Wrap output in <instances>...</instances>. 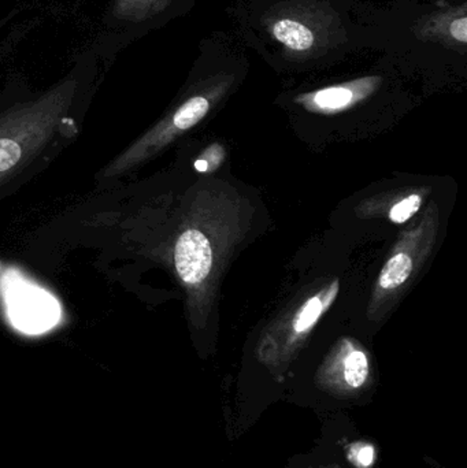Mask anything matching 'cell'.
Listing matches in <instances>:
<instances>
[{
    "instance_id": "obj_11",
    "label": "cell",
    "mask_w": 467,
    "mask_h": 468,
    "mask_svg": "<svg viewBox=\"0 0 467 468\" xmlns=\"http://www.w3.org/2000/svg\"><path fill=\"white\" fill-rule=\"evenodd\" d=\"M195 169H196L197 172H207V161H206V159H199V161L195 162Z\"/></svg>"
},
{
    "instance_id": "obj_6",
    "label": "cell",
    "mask_w": 467,
    "mask_h": 468,
    "mask_svg": "<svg viewBox=\"0 0 467 468\" xmlns=\"http://www.w3.org/2000/svg\"><path fill=\"white\" fill-rule=\"evenodd\" d=\"M370 367L366 354L358 349L348 352L340 362L332 366L329 385L332 389L343 395L356 393L367 384Z\"/></svg>"
},
{
    "instance_id": "obj_5",
    "label": "cell",
    "mask_w": 467,
    "mask_h": 468,
    "mask_svg": "<svg viewBox=\"0 0 467 468\" xmlns=\"http://www.w3.org/2000/svg\"><path fill=\"white\" fill-rule=\"evenodd\" d=\"M380 84L381 77L367 76L345 84L332 85L315 92L306 93L299 96L298 101L313 112H342L372 95Z\"/></svg>"
},
{
    "instance_id": "obj_8",
    "label": "cell",
    "mask_w": 467,
    "mask_h": 468,
    "mask_svg": "<svg viewBox=\"0 0 467 468\" xmlns=\"http://www.w3.org/2000/svg\"><path fill=\"white\" fill-rule=\"evenodd\" d=\"M170 0H115L112 16L121 21L142 22L162 13Z\"/></svg>"
},
{
    "instance_id": "obj_2",
    "label": "cell",
    "mask_w": 467,
    "mask_h": 468,
    "mask_svg": "<svg viewBox=\"0 0 467 468\" xmlns=\"http://www.w3.org/2000/svg\"><path fill=\"white\" fill-rule=\"evenodd\" d=\"M262 22L285 51L301 58L328 51L343 36L337 14L314 0L279 3L263 16Z\"/></svg>"
},
{
    "instance_id": "obj_12",
    "label": "cell",
    "mask_w": 467,
    "mask_h": 468,
    "mask_svg": "<svg viewBox=\"0 0 467 468\" xmlns=\"http://www.w3.org/2000/svg\"><path fill=\"white\" fill-rule=\"evenodd\" d=\"M323 468H342V467H340L339 464H328V466H325Z\"/></svg>"
},
{
    "instance_id": "obj_7",
    "label": "cell",
    "mask_w": 467,
    "mask_h": 468,
    "mask_svg": "<svg viewBox=\"0 0 467 468\" xmlns=\"http://www.w3.org/2000/svg\"><path fill=\"white\" fill-rule=\"evenodd\" d=\"M337 293H339V281H334L329 286L328 291L307 300L303 307L296 314L295 319H293V330H295V333L302 335V333L312 329L317 324L320 316L325 313L326 308L336 299Z\"/></svg>"
},
{
    "instance_id": "obj_1",
    "label": "cell",
    "mask_w": 467,
    "mask_h": 468,
    "mask_svg": "<svg viewBox=\"0 0 467 468\" xmlns=\"http://www.w3.org/2000/svg\"><path fill=\"white\" fill-rule=\"evenodd\" d=\"M79 82L66 79L40 98L0 115V186L51 143L73 106Z\"/></svg>"
},
{
    "instance_id": "obj_9",
    "label": "cell",
    "mask_w": 467,
    "mask_h": 468,
    "mask_svg": "<svg viewBox=\"0 0 467 468\" xmlns=\"http://www.w3.org/2000/svg\"><path fill=\"white\" fill-rule=\"evenodd\" d=\"M411 271H413V261L410 256L406 253H398L387 261L378 282L383 289H395L408 281Z\"/></svg>"
},
{
    "instance_id": "obj_10",
    "label": "cell",
    "mask_w": 467,
    "mask_h": 468,
    "mask_svg": "<svg viewBox=\"0 0 467 468\" xmlns=\"http://www.w3.org/2000/svg\"><path fill=\"white\" fill-rule=\"evenodd\" d=\"M419 207H421V197L419 195H411L392 207L389 218L395 224H403V222L409 221L419 210Z\"/></svg>"
},
{
    "instance_id": "obj_4",
    "label": "cell",
    "mask_w": 467,
    "mask_h": 468,
    "mask_svg": "<svg viewBox=\"0 0 467 468\" xmlns=\"http://www.w3.org/2000/svg\"><path fill=\"white\" fill-rule=\"evenodd\" d=\"M173 258L178 277L188 285L202 282L213 267L210 241L196 229L186 230L178 236Z\"/></svg>"
},
{
    "instance_id": "obj_3",
    "label": "cell",
    "mask_w": 467,
    "mask_h": 468,
    "mask_svg": "<svg viewBox=\"0 0 467 468\" xmlns=\"http://www.w3.org/2000/svg\"><path fill=\"white\" fill-rule=\"evenodd\" d=\"M414 33L422 41L438 43L455 51L467 46V5H444L419 19Z\"/></svg>"
}]
</instances>
